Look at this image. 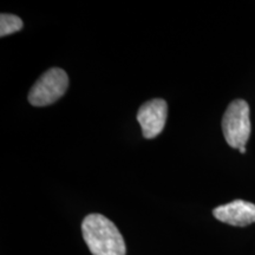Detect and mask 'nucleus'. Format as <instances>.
<instances>
[{
    "instance_id": "obj_1",
    "label": "nucleus",
    "mask_w": 255,
    "mask_h": 255,
    "mask_svg": "<svg viewBox=\"0 0 255 255\" xmlns=\"http://www.w3.org/2000/svg\"><path fill=\"white\" fill-rule=\"evenodd\" d=\"M83 238L92 255H126V242L113 221L90 214L82 223Z\"/></svg>"
},
{
    "instance_id": "obj_2",
    "label": "nucleus",
    "mask_w": 255,
    "mask_h": 255,
    "mask_svg": "<svg viewBox=\"0 0 255 255\" xmlns=\"http://www.w3.org/2000/svg\"><path fill=\"white\" fill-rule=\"evenodd\" d=\"M250 105L244 100H235L228 105L222 119L226 142L235 149L244 148L251 136Z\"/></svg>"
},
{
    "instance_id": "obj_3",
    "label": "nucleus",
    "mask_w": 255,
    "mask_h": 255,
    "mask_svg": "<svg viewBox=\"0 0 255 255\" xmlns=\"http://www.w3.org/2000/svg\"><path fill=\"white\" fill-rule=\"evenodd\" d=\"M69 87V77L62 69L53 68L44 73L31 88L28 102L33 107H46L55 103L65 94Z\"/></svg>"
},
{
    "instance_id": "obj_4",
    "label": "nucleus",
    "mask_w": 255,
    "mask_h": 255,
    "mask_svg": "<svg viewBox=\"0 0 255 255\" xmlns=\"http://www.w3.org/2000/svg\"><path fill=\"white\" fill-rule=\"evenodd\" d=\"M167 114L168 105L161 98H155L143 104L137 113V121L142 128L143 137L151 139L163 131Z\"/></svg>"
},
{
    "instance_id": "obj_5",
    "label": "nucleus",
    "mask_w": 255,
    "mask_h": 255,
    "mask_svg": "<svg viewBox=\"0 0 255 255\" xmlns=\"http://www.w3.org/2000/svg\"><path fill=\"white\" fill-rule=\"evenodd\" d=\"M219 221L237 227H245L255 222V205L244 200H235L213 210Z\"/></svg>"
},
{
    "instance_id": "obj_6",
    "label": "nucleus",
    "mask_w": 255,
    "mask_h": 255,
    "mask_svg": "<svg viewBox=\"0 0 255 255\" xmlns=\"http://www.w3.org/2000/svg\"><path fill=\"white\" fill-rule=\"evenodd\" d=\"M23 25L21 19L17 15L2 13L0 15V36L5 37L20 31L23 28Z\"/></svg>"
},
{
    "instance_id": "obj_7",
    "label": "nucleus",
    "mask_w": 255,
    "mask_h": 255,
    "mask_svg": "<svg viewBox=\"0 0 255 255\" xmlns=\"http://www.w3.org/2000/svg\"><path fill=\"white\" fill-rule=\"evenodd\" d=\"M239 151H240L241 154H245V152H246V146H244V148H240V149H239Z\"/></svg>"
}]
</instances>
